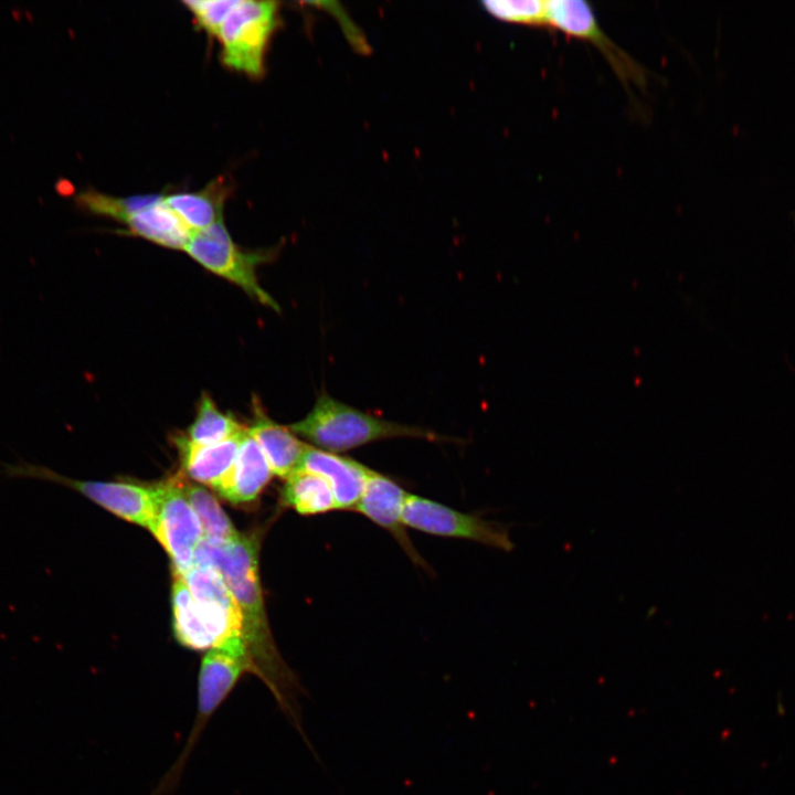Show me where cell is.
I'll return each instance as SVG.
<instances>
[{
    "instance_id": "8",
    "label": "cell",
    "mask_w": 795,
    "mask_h": 795,
    "mask_svg": "<svg viewBox=\"0 0 795 795\" xmlns=\"http://www.w3.org/2000/svg\"><path fill=\"white\" fill-rule=\"evenodd\" d=\"M548 26L593 44L610 63L628 93L630 85H636L640 89L646 87L648 73L645 67L604 32L589 2L548 0Z\"/></svg>"
},
{
    "instance_id": "21",
    "label": "cell",
    "mask_w": 795,
    "mask_h": 795,
    "mask_svg": "<svg viewBox=\"0 0 795 795\" xmlns=\"http://www.w3.org/2000/svg\"><path fill=\"white\" fill-rule=\"evenodd\" d=\"M245 426L229 413H223L213 399L203 393L197 409L195 418L188 428L187 437L200 445H211L223 442Z\"/></svg>"
},
{
    "instance_id": "15",
    "label": "cell",
    "mask_w": 795,
    "mask_h": 795,
    "mask_svg": "<svg viewBox=\"0 0 795 795\" xmlns=\"http://www.w3.org/2000/svg\"><path fill=\"white\" fill-rule=\"evenodd\" d=\"M272 475L262 448L247 430L234 463L213 489L234 505L246 504L258 497Z\"/></svg>"
},
{
    "instance_id": "4",
    "label": "cell",
    "mask_w": 795,
    "mask_h": 795,
    "mask_svg": "<svg viewBox=\"0 0 795 795\" xmlns=\"http://www.w3.org/2000/svg\"><path fill=\"white\" fill-rule=\"evenodd\" d=\"M0 474L10 478H30L68 487L107 511L152 530L157 516V492L155 487L129 483L77 480L63 476L38 464L0 462Z\"/></svg>"
},
{
    "instance_id": "5",
    "label": "cell",
    "mask_w": 795,
    "mask_h": 795,
    "mask_svg": "<svg viewBox=\"0 0 795 795\" xmlns=\"http://www.w3.org/2000/svg\"><path fill=\"white\" fill-rule=\"evenodd\" d=\"M277 19L278 3L275 1L239 0L216 36L222 62L251 77L263 75L266 46Z\"/></svg>"
},
{
    "instance_id": "12",
    "label": "cell",
    "mask_w": 795,
    "mask_h": 795,
    "mask_svg": "<svg viewBox=\"0 0 795 795\" xmlns=\"http://www.w3.org/2000/svg\"><path fill=\"white\" fill-rule=\"evenodd\" d=\"M298 469L322 476L330 485L337 510L346 511L356 510L372 471L370 467L353 458L311 445L307 448Z\"/></svg>"
},
{
    "instance_id": "22",
    "label": "cell",
    "mask_w": 795,
    "mask_h": 795,
    "mask_svg": "<svg viewBox=\"0 0 795 795\" xmlns=\"http://www.w3.org/2000/svg\"><path fill=\"white\" fill-rule=\"evenodd\" d=\"M162 197L161 193H153L118 198L87 188L74 197V203L87 213L125 223L131 215L156 203Z\"/></svg>"
},
{
    "instance_id": "20",
    "label": "cell",
    "mask_w": 795,
    "mask_h": 795,
    "mask_svg": "<svg viewBox=\"0 0 795 795\" xmlns=\"http://www.w3.org/2000/svg\"><path fill=\"white\" fill-rule=\"evenodd\" d=\"M179 483L184 497L201 522L204 538L215 541H232L241 536L212 494L180 477Z\"/></svg>"
},
{
    "instance_id": "19",
    "label": "cell",
    "mask_w": 795,
    "mask_h": 795,
    "mask_svg": "<svg viewBox=\"0 0 795 795\" xmlns=\"http://www.w3.org/2000/svg\"><path fill=\"white\" fill-rule=\"evenodd\" d=\"M173 633L177 642L192 650H210L213 640L203 624L183 577L173 575L171 590Z\"/></svg>"
},
{
    "instance_id": "3",
    "label": "cell",
    "mask_w": 795,
    "mask_h": 795,
    "mask_svg": "<svg viewBox=\"0 0 795 795\" xmlns=\"http://www.w3.org/2000/svg\"><path fill=\"white\" fill-rule=\"evenodd\" d=\"M245 672L254 674V666L245 644H231L206 651L199 670L198 703L192 729L181 754L152 795H165L174 787L208 721L227 699Z\"/></svg>"
},
{
    "instance_id": "17",
    "label": "cell",
    "mask_w": 795,
    "mask_h": 795,
    "mask_svg": "<svg viewBox=\"0 0 795 795\" xmlns=\"http://www.w3.org/2000/svg\"><path fill=\"white\" fill-rule=\"evenodd\" d=\"M124 224L131 235L173 250H184L193 234L165 203V194L156 203L131 215Z\"/></svg>"
},
{
    "instance_id": "23",
    "label": "cell",
    "mask_w": 795,
    "mask_h": 795,
    "mask_svg": "<svg viewBox=\"0 0 795 795\" xmlns=\"http://www.w3.org/2000/svg\"><path fill=\"white\" fill-rule=\"evenodd\" d=\"M483 6L490 15L505 22L548 26V0H489Z\"/></svg>"
},
{
    "instance_id": "1",
    "label": "cell",
    "mask_w": 795,
    "mask_h": 795,
    "mask_svg": "<svg viewBox=\"0 0 795 795\" xmlns=\"http://www.w3.org/2000/svg\"><path fill=\"white\" fill-rule=\"evenodd\" d=\"M257 553V540L247 536L241 534L232 541L203 538L197 548L194 564L216 570L233 593L242 611L244 639L254 675L266 685L305 744H309L300 703L301 697L308 693L273 640L261 590Z\"/></svg>"
},
{
    "instance_id": "10",
    "label": "cell",
    "mask_w": 795,
    "mask_h": 795,
    "mask_svg": "<svg viewBox=\"0 0 795 795\" xmlns=\"http://www.w3.org/2000/svg\"><path fill=\"white\" fill-rule=\"evenodd\" d=\"M182 577L213 640V648L245 644L242 611L220 573L211 566L194 564Z\"/></svg>"
},
{
    "instance_id": "13",
    "label": "cell",
    "mask_w": 795,
    "mask_h": 795,
    "mask_svg": "<svg viewBox=\"0 0 795 795\" xmlns=\"http://www.w3.org/2000/svg\"><path fill=\"white\" fill-rule=\"evenodd\" d=\"M247 430L262 448L273 475L286 479L300 467L309 445L288 426L268 417L257 399H253V421Z\"/></svg>"
},
{
    "instance_id": "9",
    "label": "cell",
    "mask_w": 795,
    "mask_h": 795,
    "mask_svg": "<svg viewBox=\"0 0 795 795\" xmlns=\"http://www.w3.org/2000/svg\"><path fill=\"white\" fill-rule=\"evenodd\" d=\"M155 488L157 516L151 533L170 556L174 573L183 576L194 564L197 548L204 538L203 529L183 495L179 477Z\"/></svg>"
},
{
    "instance_id": "7",
    "label": "cell",
    "mask_w": 795,
    "mask_h": 795,
    "mask_svg": "<svg viewBox=\"0 0 795 795\" xmlns=\"http://www.w3.org/2000/svg\"><path fill=\"white\" fill-rule=\"evenodd\" d=\"M403 523L427 534L468 540L505 552L515 548L507 526L410 492L404 502Z\"/></svg>"
},
{
    "instance_id": "2",
    "label": "cell",
    "mask_w": 795,
    "mask_h": 795,
    "mask_svg": "<svg viewBox=\"0 0 795 795\" xmlns=\"http://www.w3.org/2000/svg\"><path fill=\"white\" fill-rule=\"evenodd\" d=\"M288 428L317 448L336 454L389 438L448 439L418 426L370 415L325 392L317 398L309 413Z\"/></svg>"
},
{
    "instance_id": "24",
    "label": "cell",
    "mask_w": 795,
    "mask_h": 795,
    "mask_svg": "<svg viewBox=\"0 0 795 795\" xmlns=\"http://www.w3.org/2000/svg\"><path fill=\"white\" fill-rule=\"evenodd\" d=\"M239 0H192L183 1L191 12L198 26L208 34L218 36V33Z\"/></svg>"
},
{
    "instance_id": "16",
    "label": "cell",
    "mask_w": 795,
    "mask_h": 795,
    "mask_svg": "<svg viewBox=\"0 0 795 795\" xmlns=\"http://www.w3.org/2000/svg\"><path fill=\"white\" fill-rule=\"evenodd\" d=\"M230 193V184L219 178L194 192L165 195V203L194 233L223 219V205Z\"/></svg>"
},
{
    "instance_id": "14",
    "label": "cell",
    "mask_w": 795,
    "mask_h": 795,
    "mask_svg": "<svg viewBox=\"0 0 795 795\" xmlns=\"http://www.w3.org/2000/svg\"><path fill=\"white\" fill-rule=\"evenodd\" d=\"M246 433L247 427L223 442L211 445L195 444L183 434H176L172 442L178 449L181 468L186 475L214 488L234 463Z\"/></svg>"
},
{
    "instance_id": "6",
    "label": "cell",
    "mask_w": 795,
    "mask_h": 795,
    "mask_svg": "<svg viewBox=\"0 0 795 795\" xmlns=\"http://www.w3.org/2000/svg\"><path fill=\"white\" fill-rule=\"evenodd\" d=\"M184 251L204 268L235 284L261 304L274 310L279 309L257 279L256 267L265 259V253L246 252L239 247L223 219L194 232Z\"/></svg>"
},
{
    "instance_id": "11",
    "label": "cell",
    "mask_w": 795,
    "mask_h": 795,
    "mask_svg": "<svg viewBox=\"0 0 795 795\" xmlns=\"http://www.w3.org/2000/svg\"><path fill=\"white\" fill-rule=\"evenodd\" d=\"M407 495L394 479L372 469L354 511L388 531L415 565L431 571L403 523V508Z\"/></svg>"
},
{
    "instance_id": "18",
    "label": "cell",
    "mask_w": 795,
    "mask_h": 795,
    "mask_svg": "<svg viewBox=\"0 0 795 795\" xmlns=\"http://www.w3.org/2000/svg\"><path fill=\"white\" fill-rule=\"evenodd\" d=\"M282 502L303 516L324 515L337 510L330 485L320 475L297 469L285 479Z\"/></svg>"
}]
</instances>
